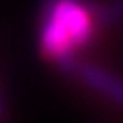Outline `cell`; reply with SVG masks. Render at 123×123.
Wrapping results in <instances>:
<instances>
[{"mask_svg":"<svg viewBox=\"0 0 123 123\" xmlns=\"http://www.w3.org/2000/svg\"><path fill=\"white\" fill-rule=\"evenodd\" d=\"M92 34L89 12L77 0H56L41 31L43 51L60 62L68 60L72 50Z\"/></svg>","mask_w":123,"mask_h":123,"instance_id":"6da1fadb","label":"cell"},{"mask_svg":"<svg viewBox=\"0 0 123 123\" xmlns=\"http://www.w3.org/2000/svg\"><path fill=\"white\" fill-rule=\"evenodd\" d=\"M82 79L84 82L92 87L94 91L101 92V94L111 98L115 103L123 104V80L118 77L108 74L98 67H84L82 72Z\"/></svg>","mask_w":123,"mask_h":123,"instance_id":"7a4b0ae2","label":"cell"}]
</instances>
